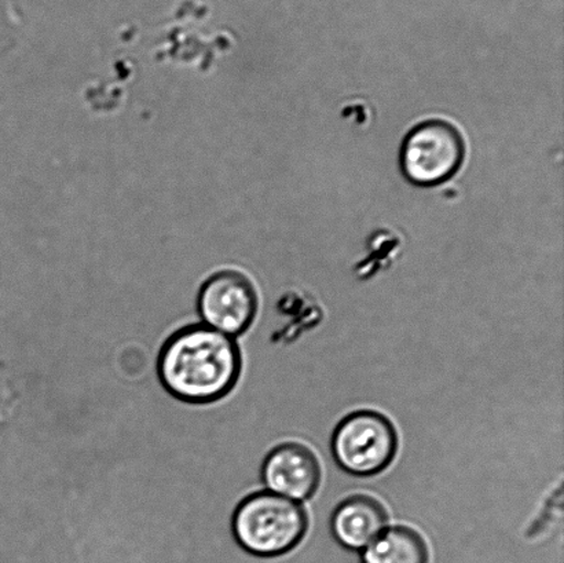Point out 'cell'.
Returning <instances> with one entry per match:
<instances>
[{"label":"cell","instance_id":"5","mask_svg":"<svg viewBox=\"0 0 564 563\" xmlns=\"http://www.w3.org/2000/svg\"><path fill=\"white\" fill-rule=\"evenodd\" d=\"M196 312L198 322L237 339L258 317L257 286L239 270H219L198 286Z\"/></svg>","mask_w":564,"mask_h":563},{"label":"cell","instance_id":"7","mask_svg":"<svg viewBox=\"0 0 564 563\" xmlns=\"http://www.w3.org/2000/svg\"><path fill=\"white\" fill-rule=\"evenodd\" d=\"M389 512L378 499L352 495L336 507L330 531L337 543L350 551H362L386 531Z\"/></svg>","mask_w":564,"mask_h":563},{"label":"cell","instance_id":"3","mask_svg":"<svg viewBox=\"0 0 564 563\" xmlns=\"http://www.w3.org/2000/svg\"><path fill=\"white\" fill-rule=\"evenodd\" d=\"M330 451L337 466L351 476H378L395 459L397 430L383 413L356 411L337 423Z\"/></svg>","mask_w":564,"mask_h":563},{"label":"cell","instance_id":"1","mask_svg":"<svg viewBox=\"0 0 564 563\" xmlns=\"http://www.w3.org/2000/svg\"><path fill=\"white\" fill-rule=\"evenodd\" d=\"M156 368L160 385L171 397L191 405H207L236 388L241 351L231 336L195 323L165 339Z\"/></svg>","mask_w":564,"mask_h":563},{"label":"cell","instance_id":"8","mask_svg":"<svg viewBox=\"0 0 564 563\" xmlns=\"http://www.w3.org/2000/svg\"><path fill=\"white\" fill-rule=\"evenodd\" d=\"M427 543L409 527H391L362 550V563H429Z\"/></svg>","mask_w":564,"mask_h":563},{"label":"cell","instance_id":"6","mask_svg":"<svg viewBox=\"0 0 564 563\" xmlns=\"http://www.w3.org/2000/svg\"><path fill=\"white\" fill-rule=\"evenodd\" d=\"M321 477L323 473L314 452L292 441L269 450L259 472L263 489L295 501L312 499Z\"/></svg>","mask_w":564,"mask_h":563},{"label":"cell","instance_id":"4","mask_svg":"<svg viewBox=\"0 0 564 563\" xmlns=\"http://www.w3.org/2000/svg\"><path fill=\"white\" fill-rule=\"evenodd\" d=\"M466 158L460 130L449 121L425 120L403 140L400 163L405 178L417 186H438L453 178Z\"/></svg>","mask_w":564,"mask_h":563},{"label":"cell","instance_id":"2","mask_svg":"<svg viewBox=\"0 0 564 563\" xmlns=\"http://www.w3.org/2000/svg\"><path fill=\"white\" fill-rule=\"evenodd\" d=\"M307 529V512L299 501L267 489L246 496L231 516L237 545L256 560L290 554L302 543Z\"/></svg>","mask_w":564,"mask_h":563}]
</instances>
